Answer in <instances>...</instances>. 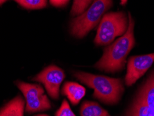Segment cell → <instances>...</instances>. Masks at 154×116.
<instances>
[{
    "instance_id": "6da1fadb",
    "label": "cell",
    "mask_w": 154,
    "mask_h": 116,
    "mask_svg": "<svg viewBox=\"0 0 154 116\" xmlns=\"http://www.w3.org/2000/svg\"><path fill=\"white\" fill-rule=\"evenodd\" d=\"M134 21L128 14L126 31L110 46L104 49L103 54L94 67L107 72H115L124 69L126 58L135 45Z\"/></svg>"
},
{
    "instance_id": "7a4b0ae2",
    "label": "cell",
    "mask_w": 154,
    "mask_h": 116,
    "mask_svg": "<svg viewBox=\"0 0 154 116\" xmlns=\"http://www.w3.org/2000/svg\"><path fill=\"white\" fill-rule=\"evenodd\" d=\"M74 77L94 90L93 97L107 104L118 103L124 91L123 81L120 79L76 72Z\"/></svg>"
},
{
    "instance_id": "3957f363",
    "label": "cell",
    "mask_w": 154,
    "mask_h": 116,
    "mask_svg": "<svg viewBox=\"0 0 154 116\" xmlns=\"http://www.w3.org/2000/svg\"><path fill=\"white\" fill-rule=\"evenodd\" d=\"M112 4V0H94L87 10L71 22V33L79 38L84 37L98 24Z\"/></svg>"
},
{
    "instance_id": "277c9868",
    "label": "cell",
    "mask_w": 154,
    "mask_h": 116,
    "mask_svg": "<svg viewBox=\"0 0 154 116\" xmlns=\"http://www.w3.org/2000/svg\"><path fill=\"white\" fill-rule=\"evenodd\" d=\"M128 28V20L123 12L106 13L99 23L94 42L97 45H106L117 36H123Z\"/></svg>"
},
{
    "instance_id": "5b68a950",
    "label": "cell",
    "mask_w": 154,
    "mask_h": 116,
    "mask_svg": "<svg viewBox=\"0 0 154 116\" xmlns=\"http://www.w3.org/2000/svg\"><path fill=\"white\" fill-rule=\"evenodd\" d=\"M17 86L21 90L26 99V111L33 113L49 110L51 108V102L40 85L17 81Z\"/></svg>"
},
{
    "instance_id": "8992f818",
    "label": "cell",
    "mask_w": 154,
    "mask_h": 116,
    "mask_svg": "<svg viewBox=\"0 0 154 116\" xmlns=\"http://www.w3.org/2000/svg\"><path fill=\"white\" fill-rule=\"evenodd\" d=\"M65 77V72L61 68L52 65L45 68L33 77V80L42 83L49 96L54 99H58L60 85Z\"/></svg>"
},
{
    "instance_id": "52a82bcc",
    "label": "cell",
    "mask_w": 154,
    "mask_h": 116,
    "mask_svg": "<svg viewBox=\"0 0 154 116\" xmlns=\"http://www.w3.org/2000/svg\"><path fill=\"white\" fill-rule=\"evenodd\" d=\"M154 62V53L146 55L135 56L129 58L127 72L125 77V83L127 86L134 84L143 76Z\"/></svg>"
},
{
    "instance_id": "ba28073f",
    "label": "cell",
    "mask_w": 154,
    "mask_h": 116,
    "mask_svg": "<svg viewBox=\"0 0 154 116\" xmlns=\"http://www.w3.org/2000/svg\"><path fill=\"white\" fill-rule=\"evenodd\" d=\"M62 93L73 105H76L85 96V88L78 83L67 81L63 85Z\"/></svg>"
},
{
    "instance_id": "9c48e42d",
    "label": "cell",
    "mask_w": 154,
    "mask_h": 116,
    "mask_svg": "<svg viewBox=\"0 0 154 116\" xmlns=\"http://www.w3.org/2000/svg\"><path fill=\"white\" fill-rule=\"evenodd\" d=\"M24 99L17 96L0 110V116H24Z\"/></svg>"
},
{
    "instance_id": "30bf717a",
    "label": "cell",
    "mask_w": 154,
    "mask_h": 116,
    "mask_svg": "<svg viewBox=\"0 0 154 116\" xmlns=\"http://www.w3.org/2000/svg\"><path fill=\"white\" fill-rule=\"evenodd\" d=\"M139 94L148 105L152 116H154V72L144 83Z\"/></svg>"
},
{
    "instance_id": "8fae6325",
    "label": "cell",
    "mask_w": 154,
    "mask_h": 116,
    "mask_svg": "<svg viewBox=\"0 0 154 116\" xmlns=\"http://www.w3.org/2000/svg\"><path fill=\"white\" fill-rule=\"evenodd\" d=\"M81 116H110L108 111L94 102L85 101L80 109Z\"/></svg>"
},
{
    "instance_id": "7c38bea8",
    "label": "cell",
    "mask_w": 154,
    "mask_h": 116,
    "mask_svg": "<svg viewBox=\"0 0 154 116\" xmlns=\"http://www.w3.org/2000/svg\"><path fill=\"white\" fill-rule=\"evenodd\" d=\"M17 3L27 9H41L46 7L47 0H15Z\"/></svg>"
},
{
    "instance_id": "4fadbf2b",
    "label": "cell",
    "mask_w": 154,
    "mask_h": 116,
    "mask_svg": "<svg viewBox=\"0 0 154 116\" xmlns=\"http://www.w3.org/2000/svg\"><path fill=\"white\" fill-rule=\"evenodd\" d=\"M93 0H74L71 10L72 16H79L84 12Z\"/></svg>"
},
{
    "instance_id": "5bb4252c",
    "label": "cell",
    "mask_w": 154,
    "mask_h": 116,
    "mask_svg": "<svg viewBox=\"0 0 154 116\" xmlns=\"http://www.w3.org/2000/svg\"><path fill=\"white\" fill-rule=\"evenodd\" d=\"M55 116H76L70 108L68 102L64 99L62 102L60 107L56 111Z\"/></svg>"
},
{
    "instance_id": "9a60e30c",
    "label": "cell",
    "mask_w": 154,
    "mask_h": 116,
    "mask_svg": "<svg viewBox=\"0 0 154 116\" xmlns=\"http://www.w3.org/2000/svg\"><path fill=\"white\" fill-rule=\"evenodd\" d=\"M52 6L56 7H62L66 5L69 0H49Z\"/></svg>"
},
{
    "instance_id": "2e32d148",
    "label": "cell",
    "mask_w": 154,
    "mask_h": 116,
    "mask_svg": "<svg viewBox=\"0 0 154 116\" xmlns=\"http://www.w3.org/2000/svg\"><path fill=\"white\" fill-rule=\"evenodd\" d=\"M127 1L128 0H121V4L122 5H125Z\"/></svg>"
},
{
    "instance_id": "e0dca14e",
    "label": "cell",
    "mask_w": 154,
    "mask_h": 116,
    "mask_svg": "<svg viewBox=\"0 0 154 116\" xmlns=\"http://www.w3.org/2000/svg\"><path fill=\"white\" fill-rule=\"evenodd\" d=\"M8 0H0V6L2 5L4 3H5L6 2H7Z\"/></svg>"
},
{
    "instance_id": "ac0fdd59",
    "label": "cell",
    "mask_w": 154,
    "mask_h": 116,
    "mask_svg": "<svg viewBox=\"0 0 154 116\" xmlns=\"http://www.w3.org/2000/svg\"><path fill=\"white\" fill-rule=\"evenodd\" d=\"M35 116H49V115H45V114H40V115H36Z\"/></svg>"
}]
</instances>
